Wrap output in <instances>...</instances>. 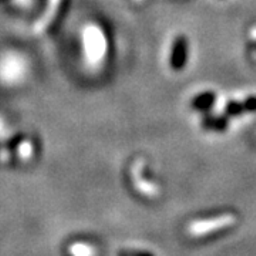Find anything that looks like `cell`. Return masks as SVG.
Wrapping results in <instances>:
<instances>
[{
  "instance_id": "3957f363",
  "label": "cell",
  "mask_w": 256,
  "mask_h": 256,
  "mask_svg": "<svg viewBox=\"0 0 256 256\" xmlns=\"http://www.w3.org/2000/svg\"><path fill=\"white\" fill-rule=\"evenodd\" d=\"M120 256H151V255H146V254H142V252H134V250H124V252H121Z\"/></svg>"
},
{
  "instance_id": "7a4b0ae2",
  "label": "cell",
  "mask_w": 256,
  "mask_h": 256,
  "mask_svg": "<svg viewBox=\"0 0 256 256\" xmlns=\"http://www.w3.org/2000/svg\"><path fill=\"white\" fill-rule=\"evenodd\" d=\"M68 254L72 256H96L97 250L96 248L88 245V244H84V242H77L73 244L68 248Z\"/></svg>"
},
{
  "instance_id": "6da1fadb",
  "label": "cell",
  "mask_w": 256,
  "mask_h": 256,
  "mask_svg": "<svg viewBox=\"0 0 256 256\" xmlns=\"http://www.w3.org/2000/svg\"><path fill=\"white\" fill-rule=\"evenodd\" d=\"M236 218L234 215H222V216H216V218H212V220H196L195 224H192L191 226L188 228V232L191 234L192 236H204V235H210L215 230H220V229H225L234 225Z\"/></svg>"
}]
</instances>
